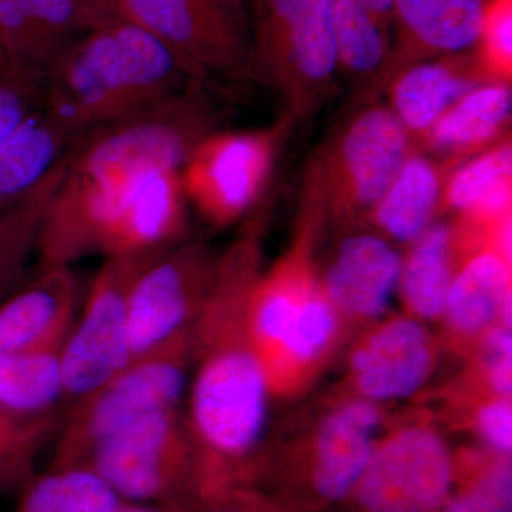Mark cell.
I'll list each match as a JSON object with an SVG mask.
<instances>
[{"label": "cell", "mask_w": 512, "mask_h": 512, "mask_svg": "<svg viewBox=\"0 0 512 512\" xmlns=\"http://www.w3.org/2000/svg\"><path fill=\"white\" fill-rule=\"evenodd\" d=\"M109 194L100 255L151 254L178 244L185 229V192L181 171L136 175Z\"/></svg>", "instance_id": "obj_13"}, {"label": "cell", "mask_w": 512, "mask_h": 512, "mask_svg": "<svg viewBox=\"0 0 512 512\" xmlns=\"http://www.w3.org/2000/svg\"><path fill=\"white\" fill-rule=\"evenodd\" d=\"M453 463L446 441L427 426L390 434L360 478L359 501L369 512H431L446 500Z\"/></svg>", "instance_id": "obj_10"}, {"label": "cell", "mask_w": 512, "mask_h": 512, "mask_svg": "<svg viewBox=\"0 0 512 512\" xmlns=\"http://www.w3.org/2000/svg\"><path fill=\"white\" fill-rule=\"evenodd\" d=\"M121 498L92 467L56 468L29 488L18 512H116Z\"/></svg>", "instance_id": "obj_30"}, {"label": "cell", "mask_w": 512, "mask_h": 512, "mask_svg": "<svg viewBox=\"0 0 512 512\" xmlns=\"http://www.w3.org/2000/svg\"><path fill=\"white\" fill-rule=\"evenodd\" d=\"M249 346L266 376L276 363L306 365L322 355L338 329L332 303L306 279L281 269L252 286L245 309Z\"/></svg>", "instance_id": "obj_9"}, {"label": "cell", "mask_w": 512, "mask_h": 512, "mask_svg": "<svg viewBox=\"0 0 512 512\" xmlns=\"http://www.w3.org/2000/svg\"><path fill=\"white\" fill-rule=\"evenodd\" d=\"M484 63L501 76H510L512 66V0L485 2L480 37Z\"/></svg>", "instance_id": "obj_35"}, {"label": "cell", "mask_w": 512, "mask_h": 512, "mask_svg": "<svg viewBox=\"0 0 512 512\" xmlns=\"http://www.w3.org/2000/svg\"><path fill=\"white\" fill-rule=\"evenodd\" d=\"M451 232L446 225L427 228L407 261L402 265L399 284L406 305L414 315L434 319L443 315L448 289L453 282Z\"/></svg>", "instance_id": "obj_24"}, {"label": "cell", "mask_w": 512, "mask_h": 512, "mask_svg": "<svg viewBox=\"0 0 512 512\" xmlns=\"http://www.w3.org/2000/svg\"><path fill=\"white\" fill-rule=\"evenodd\" d=\"M73 2L89 30L123 20L120 13V0H73Z\"/></svg>", "instance_id": "obj_38"}, {"label": "cell", "mask_w": 512, "mask_h": 512, "mask_svg": "<svg viewBox=\"0 0 512 512\" xmlns=\"http://www.w3.org/2000/svg\"><path fill=\"white\" fill-rule=\"evenodd\" d=\"M382 416L370 400H353L326 416L316 436L313 483L339 500L357 487L376 448Z\"/></svg>", "instance_id": "obj_18"}, {"label": "cell", "mask_w": 512, "mask_h": 512, "mask_svg": "<svg viewBox=\"0 0 512 512\" xmlns=\"http://www.w3.org/2000/svg\"><path fill=\"white\" fill-rule=\"evenodd\" d=\"M87 30L73 0H0V40L6 55L19 73L40 82Z\"/></svg>", "instance_id": "obj_16"}, {"label": "cell", "mask_w": 512, "mask_h": 512, "mask_svg": "<svg viewBox=\"0 0 512 512\" xmlns=\"http://www.w3.org/2000/svg\"><path fill=\"white\" fill-rule=\"evenodd\" d=\"M338 64L335 0H254L252 73L302 93L325 86Z\"/></svg>", "instance_id": "obj_8"}, {"label": "cell", "mask_w": 512, "mask_h": 512, "mask_svg": "<svg viewBox=\"0 0 512 512\" xmlns=\"http://www.w3.org/2000/svg\"><path fill=\"white\" fill-rule=\"evenodd\" d=\"M484 365L488 382L498 396H510L512 387L511 328L491 326L484 338Z\"/></svg>", "instance_id": "obj_36"}, {"label": "cell", "mask_w": 512, "mask_h": 512, "mask_svg": "<svg viewBox=\"0 0 512 512\" xmlns=\"http://www.w3.org/2000/svg\"><path fill=\"white\" fill-rule=\"evenodd\" d=\"M439 194V177L433 165L423 157L409 158L377 202L376 220L392 237L414 241L429 228Z\"/></svg>", "instance_id": "obj_26"}, {"label": "cell", "mask_w": 512, "mask_h": 512, "mask_svg": "<svg viewBox=\"0 0 512 512\" xmlns=\"http://www.w3.org/2000/svg\"><path fill=\"white\" fill-rule=\"evenodd\" d=\"M510 295V262L500 252H483L454 276L443 315L451 330L471 338L493 326Z\"/></svg>", "instance_id": "obj_23"}, {"label": "cell", "mask_w": 512, "mask_h": 512, "mask_svg": "<svg viewBox=\"0 0 512 512\" xmlns=\"http://www.w3.org/2000/svg\"><path fill=\"white\" fill-rule=\"evenodd\" d=\"M477 430L488 446L501 454L512 447V409L510 396H498L477 413Z\"/></svg>", "instance_id": "obj_37"}, {"label": "cell", "mask_w": 512, "mask_h": 512, "mask_svg": "<svg viewBox=\"0 0 512 512\" xmlns=\"http://www.w3.org/2000/svg\"><path fill=\"white\" fill-rule=\"evenodd\" d=\"M214 272L204 249L177 244L137 276L127 302L131 363L192 345Z\"/></svg>", "instance_id": "obj_7"}, {"label": "cell", "mask_w": 512, "mask_h": 512, "mask_svg": "<svg viewBox=\"0 0 512 512\" xmlns=\"http://www.w3.org/2000/svg\"><path fill=\"white\" fill-rule=\"evenodd\" d=\"M165 251L106 258L64 340V416L131 365L127 302L137 276Z\"/></svg>", "instance_id": "obj_5"}, {"label": "cell", "mask_w": 512, "mask_h": 512, "mask_svg": "<svg viewBox=\"0 0 512 512\" xmlns=\"http://www.w3.org/2000/svg\"><path fill=\"white\" fill-rule=\"evenodd\" d=\"M70 158L72 154L64 157L28 200L0 217V301L25 282L47 205L67 173Z\"/></svg>", "instance_id": "obj_25"}, {"label": "cell", "mask_w": 512, "mask_h": 512, "mask_svg": "<svg viewBox=\"0 0 512 512\" xmlns=\"http://www.w3.org/2000/svg\"><path fill=\"white\" fill-rule=\"evenodd\" d=\"M217 110L207 82L150 109L97 128L74 148L67 174L99 185H117L157 170H183L192 151L214 133Z\"/></svg>", "instance_id": "obj_3"}, {"label": "cell", "mask_w": 512, "mask_h": 512, "mask_svg": "<svg viewBox=\"0 0 512 512\" xmlns=\"http://www.w3.org/2000/svg\"><path fill=\"white\" fill-rule=\"evenodd\" d=\"M15 73L19 72L12 66V63H10L9 57L6 55L5 47H3L2 40H0V79Z\"/></svg>", "instance_id": "obj_40"}, {"label": "cell", "mask_w": 512, "mask_h": 512, "mask_svg": "<svg viewBox=\"0 0 512 512\" xmlns=\"http://www.w3.org/2000/svg\"><path fill=\"white\" fill-rule=\"evenodd\" d=\"M268 133H211L181 170L185 197L215 224H228L254 204L268 175Z\"/></svg>", "instance_id": "obj_12"}, {"label": "cell", "mask_w": 512, "mask_h": 512, "mask_svg": "<svg viewBox=\"0 0 512 512\" xmlns=\"http://www.w3.org/2000/svg\"><path fill=\"white\" fill-rule=\"evenodd\" d=\"M192 345L131 363L74 406L60 423L56 468L87 466L101 443L150 413L178 409L188 387Z\"/></svg>", "instance_id": "obj_4"}, {"label": "cell", "mask_w": 512, "mask_h": 512, "mask_svg": "<svg viewBox=\"0 0 512 512\" xmlns=\"http://www.w3.org/2000/svg\"><path fill=\"white\" fill-rule=\"evenodd\" d=\"M402 259L383 239L357 235L343 242L325 279L326 298L333 308L376 318L389 306L402 274Z\"/></svg>", "instance_id": "obj_19"}, {"label": "cell", "mask_w": 512, "mask_h": 512, "mask_svg": "<svg viewBox=\"0 0 512 512\" xmlns=\"http://www.w3.org/2000/svg\"><path fill=\"white\" fill-rule=\"evenodd\" d=\"M43 89L45 82L22 73L0 79V148L39 109Z\"/></svg>", "instance_id": "obj_34"}, {"label": "cell", "mask_w": 512, "mask_h": 512, "mask_svg": "<svg viewBox=\"0 0 512 512\" xmlns=\"http://www.w3.org/2000/svg\"><path fill=\"white\" fill-rule=\"evenodd\" d=\"M387 32L359 0H335L336 49L343 66L357 73L377 69L387 55Z\"/></svg>", "instance_id": "obj_31"}, {"label": "cell", "mask_w": 512, "mask_h": 512, "mask_svg": "<svg viewBox=\"0 0 512 512\" xmlns=\"http://www.w3.org/2000/svg\"><path fill=\"white\" fill-rule=\"evenodd\" d=\"M120 13L207 80L252 74V29L244 0H120Z\"/></svg>", "instance_id": "obj_6"}, {"label": "cell", "mask_w": 512, "mask_h": 512, "mask_svg": "<svg viewBox=\"0 0 512 512\" xmlns=\"http://www.w3.org/2000/svg\"><path fill=\"white\" fill-rule=\"evenodd\" d=\"M245 305L244 293L231 292L225 312L221 296L212 293L195 328L205 336L207 352L191 384L188 429L208 450L225 457L254 450L268 417L271 384L232 320Z\"/></svg>", "instance_id": "obj_2"}, {"label": "cell", "mask_w": 512, "mask_h": 512, "mask_svg": "<svg viewBox=\"0 0 512 512\" xmlns=\"http://www.w3.org/2000/svg\"><path fill=\"white\" fill-rule=\"evenodd\" d=\"M434 365L433 342L416 320L383 323L355 350L353 379L369 400L403 399L416 392Z\"/></svg>", "instance_id": "obj_15"}, {"label": "cell", "mask_w": 512, "mask_h": 512, "mask_svg": "<svg viewBox=\"0 0 512 512\" xmlns=\"http://www.w3.org/2000/svg\"><path fill=\"white\" fill-rule=\"evenodd\" d=\"M409 134L393 111L377 107L357 117L340 147L343 188L360 207H376L406 164Z\"/></svg>", "instance_id": "obj_17"}, {"label": "cell", "mask_w": 512, "mask_h": 512, "mask_svg": "<svg viewBox=\"0 0 512 512\" xmlns=\"http://www.w3.org/2000/svg\"><path fill=\"white\" fill-rule=\"evenodd\" d=\"M512 148H493L461 167L447 188L448 204L484 218L507 217L511 205Z\"/></svg>", "instance_id": "obj_29"}, {"label": "cell", "mask_w": 512, "mask_h": 512, "mask_svg": "<svg viewBox=\"0 0 512 512\" xmlns=\"http://www.w3.org/2000/svg\"><path fill=\"white\" fill-rule=\"evenodd\" d=\"M470 89L471 83L453 67L421 64L403 74L394 87V114L406 128L427 130Z\"/></svg>", "instance_id": "obj_28"}, {"label": "cell", "mask_w": 512, "mask_h": 512, "mask_svg": "<svg viewBox=\"0 0 512 512\" xmlns=\"http://www.w3.org/2000/svg\"><path fill=\"white\" fill-rule=\"evenodd\" d=\"M57 424L55 421L25 419L0 404V481L25 470L30 458L55 431Z\"/></svg>", "instance_id": "obj_32"}, {"label": "cell", "mask_w": 512, "mask_h": 512, "mask_svg": "<svg viewBox=\"0 0 512 512\" xmlns=\"http://www.w3.org/2000/svg\"><path fill=\"white\" fill-rule=\"evenodd\" d=\"M198 82L195 67L128 20L87 30L45 79L43 107L82 138L150 109Z\"/></svg>", "instance_id": "obj_1"}, {"label": "cell", "mask_w": 512, "mask_h": 512, "mask_svg": "<svg viewBox=\"0 0 512 512\" xmlns=\"http://www.w3.org/2000/svg\"><path fill=\"white\" fill-rule=\"evenodd\" d=\"M511 114V90L495 83L470 90L431 127V140L441 150L461 151L491 140Z\"/></svg>", "instance_id": "obj_27"}, {"label": "cell", "mask_w": 512, "mask_h": 512, "mask_svg": "<svg viewBox=\"0 0 512 512\" xmlns=\"http://www.w3.org/2000/svg\"><path fill=\"white\" fill-rule=\"evenodd\" d=\"M190 436L180 410L150 413L101 443L87 466L121 500H158L177 480L190 451Z\"/></svg>", "instance_id": "obj_11"}, {"label": "cell", "mask_w": 512, "mask_h": 512, "mask_svg": "<svg viewBox=\"0 0 512 512\" xmlns=\"http://www.w3.org/2000/svg\"><path fill=\"white\" fill-rule=\"evenodd\" d=\"M116 512H161V511H156V510H151V508H141V507H123V505H121V507L119 508V510H117Z\"/></svg>", "instance_id": "obj_41"}, {"label": "cell", "mask_w": 512, "mask_h": 512, "mask_svg": "<svg viewBox=\"0 0 512 512\" xmlns=\"http://www.w3.org/2000/svg\"><path fill=\"white\" fill-rule=\"evenodd\" d=\"M63 343L0 356L3 407L25 419L59 423L64 413Z\"/></svg>", "instance_id": "obj_21"}, {"label": "cell", "mask_w": 512, "mask_h": 512, "mask_svg": "<svg viewBox=\"0 0 512 512\" xmlns=\"http://www.w3.org/2000/svg\"><path fill=\"white\" fill-rule=\"evenodd\" d=\"M443 512H512V477L507 461H500L451 498Z\"/></svg>", "instance_id": "obj_33"}, {"label": "cell", "mask_w": 512, "mask_h": 512, "mask_svg": "<svg viewBox=\"0 0 512 512\" xmlns=\"http://www.w3.org/2000/svg\"><path fill=\"white\" fill-rule=\"evenodd\" d=\"M77 284L70 266H39L0 301V356L49 348L66 340L74 322Z\"/></svg>", "instance_id": "obj_14"}, {"label": "cell", "mask_w": 512, "mask_h": 512, "mask_svg": "<svg viewBox=\"0 0 512 512\" xmlns=\"http://www.w3.org/2000/svg\"><path fill=\"white\" fill-rule=\"evenodd\" d=\"M485 0H393V19L413 49L454 53L478 42Z\"/></svg>", "instance_id": "obj_22"}, {"label": "cell", "mask_w": 512, "mask_h": 512, "mask_svg": "<svg viewBox=\"0 0 512 512\" xmlns=\"http://www.w3.org/2000/svg\"><path fill=\"white\" fill-rule=\"evenodd\" d=\"M384 29L389 30L393 20V0H359Z\"/></svg>", "instance_id": "obj_39"}, {"label": "cell", "mask_w": 512, "mask_h": 512, "mask_svg": "<svg viewBox=\"0 0 512 512\" xmlns=\"http://www.w3.org/2000/svg\"><path fill=\"white\" fill-rule=\"evenodd\" d=\"M82 140L57 121L42 101L0 148V217L28 200Z\"/></svg>", "instance_id": "obj_20"}]
</instances>
